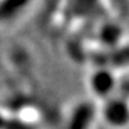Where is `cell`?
I'll return each mask as SVG.
<instances>
[{"label": "cell", "mask_w": 129, "mask_h": 129, "mask_svg": "<svg viewBox=\"0 0 129 129\" xmlns=\"http://www.w3.org/2000/svg\"><path fill=\"white\" fill-rule=\"evenodd\" d=\"M103 117L111 127H125L129 123V104L121 98H112L104 106Z\"/></svg>", "instance_id": "cell-1"}, {"label": "cell", "mask_w": 129, "mask_h": 129, "mask_svg": "<svg viewBox=\"0 0 129 129\" xmlns=\"http://www.w3.org/2000/svg\"><path fill=\"white\" fill-rule=\"evenodd\" d=\"M90 85L96 96L108 97L116 87V78L109 69H98L91 75Z\"/></svg>", "instance_id": "cell-2"}, {"label": "cell", "mask_w": 129, "mask_h": 129, "mask_svg": "<svg viewBox=\"0 0 129 129\" xmlns=\"http://www.w3.org/2000/svg\"><path fill=\"white\" fill-rule=\"evenodd\" d=\"M101 41L106 46H114L120 42L122 37V29L116 24H108L101 30Z\"/></svg>", "instance_id": "cell-3"}]
</instances>
